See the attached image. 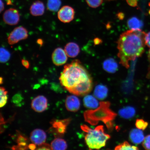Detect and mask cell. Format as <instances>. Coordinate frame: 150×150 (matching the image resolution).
Masks as SVG:
<instances>
[{
  "instance_id": "cell-30",
  "label": "cell",
  "mask_w": 150,
  "mask_h": 150,
  "mask_svg": "<svg viewBox=\"0 0 150 150\" xmlns=\"http://www.w3.org/2000/svg\"><path fill=\"white\" fill-rule=\"evenodd\" d=\"M145 42L146 45L150 48V31L147 33H146Z\"/></svg>"
},
{
  "instance_id": "cell-36",
  "label": "cell",
  "mask_w": 150,
  "mask_h": 150,
  "mask_svg": "<svg viewBox=\"0 0 150 150\" xmlns=\"http://www.w3.org/2000/svg\"><path fill=\"white\" fill-rule=\"evenodd\" d=\"M4 3L2 0H1V13L2 11L4 10Z\"/></svg>"
},
{
  "instance_id": "cell-5",
  "label": "cell",
  "mask_w": 150,
  "mask_h": 150,
  "mask_svg": "<svg viewBox=\"0 0 150 150\" xmlns=\"http://www.w3.org/2000/svg\"><path fill=\"white\" fill-rule=\"evenodd\" d=\"M28 37V31L25 28L19 26L15 28L9 34L7 40L10 45L16 44L20 41L25 40Z\"/></svg>"
},
{
  "instance_id": "cell-10",
  "label": "cell",
  "mask_w": 150,
  "mask_h": 150,
  "mask_svg": "<svg viewBox=\"0 0 150 150\" xmlns=\"http://www.w3.org/2000/svg\"><path fill=\"white\" fill-rule=\"evenodd\" d=\"M47 139L46 133L40 129H35L32 132L30 135V139L33 143L40 145L46 142Z\"/></svg>"
},
{
  "instance_id": "cell-9",
  "label": "cell",
  "mask_w": 150,
  "mask_h": 150,
  "mask_svg": "<svg viewBox=\"0 0 150 150\" xmlns=\"http://www.w3.org/2000/svg\"><path fill=\"white\" fill-rule=\"evenodd\" d=\"M31 108L35 111L41 112L45 110L48 107L47 99L43 96L40 95L33 99Z\"/></svg>"
},
{
  "instance_id": "cell-12",
  "label": "cell",
  "mask_w": 150,
  "mask_h": 150,
  "mask_svg": "<svg viewBox=\"0 0 150 150\" xmlns=\"http://www.w3.org/2000/svg\"><path fill=\"white\" fill-rule=\"evenodd\" d=\"M71 121L70 118L53 121L51 123L52 127L56 129L58 134H63L66 130L67 127Z\"/></svg>"
},
{
  "instance_id": "cell-16",
  "label": "cell",
  "mask_w": 150,
  "mask_h": 150,
  "mask_svg": "<svg viewBox=\"0 0 150 150\" xmlns=\"http://www.w3.org/2000/svg\"><path fill=\"white\" fill-rule=\"evenodd\" d=\"M103 68L107 72L114 73L117 70L118 65L115 59L109 58L103 62Z\"/></svg>"
},
{
  "instance_id": "cell-3",
  "label": "cell",
  "mask_w": 150,
  "mask_h": 150,
  "mask_svg": "<svg viewBox=\"0 0 150 150\" xmlns=\"http://www.w3.org/2000/svg\"><path fill=\"white\" fill-rule=\"evenodd\" d=\"M110 103L108 102H102L100 106L94 110H89L84 113L85 120L91 124H97L99 121H102L109 129L112 127V121L117 114L110 108Z\"/></svg>"
},
{
  "instance_id": "cell-17",
  "label": "cell",
  "mask_w": 150,
  "mask_h": 150,
  "mask_svg": "<svg viewBox=\"0 0 150 150\" xmlns=\"http://www.w3.org/2000/svg\"><path fill=\"white\" fill-rule=\"evenodd\" d=\"M108 89L106 86L103 84H99L96 87L94 94L99 100H103L107 97Z\"/></svg>"
},
{
  "instance_id": "cell-35",
  "label": "cell",
  "mask_w": 150,
  "mask_h": 150,
  "mask_svg": "<svg viewBox=\"0 0 150 150\" xmlns=\"http://www.w3.org/2000/svg\"><path fill=\"white\" fill-rule=\"evenodd\" d=\"M117 16L119 19L122 20L124 18V14L122 13H119L117 14Z\"/></svg>"
},
{
  "instance_id": "cell-29",
  "label": "cell",
  "mask_w": 150,
  "mask_h": 150,
  "mask_svg": "<svg viewBox=\"0 0 150 150\" xmlns=\"http://www.w3.org/2000/svg\"><path fill=\"white\" fill-rule=\"evenodd\" d=\"M37 150H52L51 145L49 144L44 143L39 145Z\"/></svg>"
},
{
  "instance_id": "cell-15",
  "label": "cell",
  "mask_w": 150,
  "mask_h": 150,
  "mask_svg": "<svg viewBox=\"0 0 150 150\" xmlns=\"http://www.w3.org/2000/svg\"><path fill=\"white\" fill-rule=\"evenodd\" d=\"M129 138L131 142L135 144H139L143 142L144 136L142 131L139 129H133L129 134Z\"/></svg>"
},
{
  "instance_id": "cell-33",
  "label": "cell",
  "mask_w": 150,
  "mask_h": 150,
  "mask_svg": "<svg viewBox=\"0 0 150 150\" xmlns=\"http://www.w3.org/2000/svg\"><path fill=\"white\" fill-rule=\"evenodd\" d=\"M148 58L149 63V65L147 76L148 78H150V49L149 50V52H148Z\"/></svg>"
},
{
  "instance_id": "cell-6",
  "label": "cell",
  "mask_w": 150,
  "mask_h": 150,
  "mask_svg": "<svg viewBox=\"0 0 150 150\" xmlns=\"http://www.w3.org/2000/svg\"><path fill=\"white\" fill-rule=\"evenodd\" d=\"M75 11L72 7L65 6L62 7L58 12V18L62 22L68 23L74 19Z\"/></svg>"
},
{
  "instance_id": "cell-37",
  "label": "cell",
  "mask_w": 150,
  "mask_h": 150,
  "mask_svg": "<svg viewBox=\"0 0 150 150\" xmlns=\"http://www.w3.org/2000/svg\"><path fill=\"white\" fill-rule=\"evenodd\" d=\"M38 44L42 46L43 44V41L42 39H38L37 41Z\"/></svg>"
},
{
  "instance_id": "cell-20",
  "label": "cell",
  "mask_w": 150,
  "mask_h": 150,
  "mask_svg": "<svg viewBox=\"0 0 150 150\" xmlns=\"http://www.w3.org/2000/svg\"><path fill=\"white\" fill-rule=\"evenodd\" d=\"M127 23L128 27L132 30H142L144 25L142 21L136 17H133L129 19Z\"/></svg>"
},
{
  "instance_id": "cell-31",
  "label": "cell",
  "mask_w": 150,
  "mask_h": 150,
  "mask_svg": "<svg viewBox=\"0 0 150 150\" xmlns=\"http://www.w3.org/2000/svg\"><path fill=\"white\" fill-rule=\"evenodd\" d=\"M126 1L127 4L131 6L135 7L137 6V0H126Z\"/></svg>"
},
{
  "instance_id": "cell-11",
  "label": "cell",
  "mask_w": 150,
  "mask_h": 150,
  "mask_svg": "<svg viewBox=\"0 0 150 150\" xmlns=\"http://www.w3.org/2000/svg\"><path fill=\"white\" fill-rule=\"evenodd\" d=\"M65 106L68 111L76 112L79 110L80 106V101L74 95L68 96L65 100Z\"/></svg>"
},
{
  "instance_id": "cell-27",
  "label": "cell",
  "mask_w": 150,
  "mask_h": 150,
  "mask_svg": "<svg viewBox=\"0 0 150 150\" xmlns=\"http://www.w3.org/2000/svg\"><path fill=\"white\" fill-rule=\"evenodd\" d=\"M86 1L89 6L92 8H96L102 4L103 0H86Z\"/></svg>"
},
{
  "instance_id": "cell-32",
  "label": "cell",
  "mask_w": 150,
  "mask_h": 150,
  "mask_svg": "<svg viewBox=\"0 0 150 150\" xmlns=\"http://www.w3.org/2000/svg\"><path fill=\"white\" fill-rule=\"evenodd\" d=\"M21 62L22 65L26 69H28L29 68L30 63L29 61L23 59L22 60Z\"/></svg>"
},
{
  "instance_id": "cell-13",
  "label": "cell",
  "mask_w": 150,
  "mask_h": 150,
  "mask_svg": "<svg viewBox=\"0 0 150 150\" xmlns=\"http://www.w3.org/2000/svg\"><path fill=\"white\" fill-rule=\"evenodd\" d=\"M45 7L44 3L40 1H35L30 7V12L33 16H42L45 12Z\"/></svg>"
},
{
  "instance_id": "cell-21",
  "label": "cell",
  "mask_w": 150,
  "mask_h": 150,
  "mask_svg": "<svg viewBox=\"0 0 150 150\" xmlns=\"http://www.w3.org/2000/svg\"><path fill=\"white\" fill-rule=\"evenodd\" d=\"M51 146L52 150H65L67 149L66 142L62 139L56 138L52 142Z\"/></svg>"
},
{
  "instance_id": "cell-4",
  "label": "cell",
  "mask_w": 150,
  "mask_h": 150,
  "mask_svg": "<svg viewBox=\"0 0 150 150\" xmlns=\"http://www.w3.org/2000/svg\"><path fill=\"white\" fill-rule=\"evenodd\" d=\"M81 128L86 133L85 140L90 149H99L104 147L110 138L109 135L105 132L102 125H99L93 129L83 125H81Z\"/></svg>"
},
{
  "instance_id": "cell-8",
  "label": "cell",
  "mask_w": 150,
  "mask_h": 150,
  "mask_svg": "<svg viewBox=\"0 0 150 150\" xmlns=\"http://www.w3.org/2000/svg\"><path fill=\"white\" fill-rule=\"evenodd\" d=\"M67 56L64 50L60 47H58L55 49L52 52V61L54 64L57 66L63 65L66 63Z\"/></svg>"
},
{
  "instance_id": "cell-19",
  "label": "cell",
  "mask_w": 150,
  "mask_h": 150,
  "mask_svg": "<svg viewBox=\"0 0 150 150\" xmlns=\"http://www.w3.org/2000/svg\"><path fill=\"white\" fill-rule=\"evenodd\" d=\"M136 112L134 108L131 106H127L120 110L119 113L121 117L125 119H129L134 117Z\"/></svg>"
},
{
  "instance_id": "cell-1",
  "label": "cell",
  "mask_w": 150,
  "mask_h": 150,
  "mask_svg": "<svg viewBox=\"0 0 150 150\" xmlns=\"http://www.w3.org/2000/svg\"><path fill=\"white\" fill-rule=\"evenodd\" d=\"M146 33L142 30L127 31L120 36L117 42L120 63L129 68V62L140 57L145 51Z\"/></svg>"
},
{
  "instance_id": "cell-2",
  "label": "cell",
  "mask_w": 150,
  "mask_h": 150,
  "mask_svg": "<svg viewBox=\"0 0 150 150\" xmlns=\"http://www.w3.org/2000/svg\"><path fill=\"white\" fill-rule=\"evenodd\" d=\"M62 86L69 92L92 79L87 70L78 59L65 65L59 78Z\"/></svg>"
},
{
  "instance_id": "cell-34",
  "label": "cell",
  "mask_w": 150,
  "mask_h": 150,
  "mask_svg": "<svg viewBox=\"0 0 150 150\" xmlns=\"http://www.w3.org/2000/svg\"><path fill=\"white\" fill-rule=\"evenodd\" d=\"M28 147H29V149L31 150H35L36 149V145H35V144L33 143L30 144L28 146Z\"/></svg>"
},
{
  "instance_id": "cell-39",
  "label": "cell",
  "mask_w": 150,
  "mask_h": 150,
  "mask_svg": "<svg viewBox=\"0 0 150 150\" xmlns=\"http://www.w3.org/2000/svg\"><path fill=\"white\" fill-rule=\"evenodd\" d=\"M0 83H1V84H2L3 83V79L2 77L0 78Z\"/></svg>"
},
{
  "instance_id": "cell-18",
  "label": "cell",
  "mask_w": 150,
  "mask_h": 150,
  "mask_svg": "<svg viewBox=\"0 0 150 150\" xmlns=\"http://www.w3.org/2000/svg\"><path fill=\"white\" fill-rule=\"evenodd\" d=\"M83 103L84 106L87 108L95 109L98 107V101L92 95L86 96L83 99Z\"/></svg>"
},
{
  "instance_id": "cell-24",
  "label": "cell",
  "mask_w": 150,
  "mask_h": 150,
  "mask_svg": "<svg viewBox=\"0 0 150 150\" xmlns=\"http://www.w3.org/2000/svg\"><path fill=\"white\" fill-rule=\"evenodd\" d=\"M115 150H138L136 146L130 145L128 142H125L123 143L118 145L116 147Z\"/></svg>"
},
{
  "instance_id": "cell-25",
  "label": "cell",
  "mask_w": 150,
  "mask_h": 150,
  "mask_svg": "<svg viewBox=\"0 0 150 150\" xmlns=\"http://www.w3.org/2000/svg\"><path fill=\"white\" fill-rule=\"evenodd\" d=\"M1 102H0V107L1 108L4 106L6 104L7 100V91L4 87H1Z\"/></svg>"
},
{
  "instance_id": "cell-7",
  "label": "cell",
  "mask_w": 150,
  "mask_h": 150,
  "mask_svg": "<svg viewBox=\"0 0 150 150\" xmlns=\"http://www.w3.org/2000/svg\"><path fill=\"white\" fill-rule=\"evenodd\" d=\"M4 21L7 24L14 25L20 21V16L17 9L11 8L6 11L3 15Z\"/></svg>"
},
{
  "instance_id": "cell-23",
  "label": "cell",
  "mask_w": 150,
  "mask_h": 150,
  "mask_svg": "<svg viewBox=\"0 0 150 150\" xmlns=\"http://www.w3.org/2000/svg\"><path fill=\"white\" fill-rule=\"evenodd\" d=\"M11 57V54L8 50L4 48H1V62L5 63L8 61Z\"/></svg>"
},
{
  "instance_id": "cell-26",
  "label": "cell",
  "mask_w": 150,
  "mask_h": 150,
  "mask_svg": "<svg viewBox=\"0 0 150 150\" xmlns=\"http://www.w3.org/2000/svg\"><path fill=\"white\" fill-rule=\"evenodd\" d=\"M148 125L149 124L147 122L142 119H137L136 122V126L137 128L143 130H145L147 128Z\"/></svg>"
},
{
  "instance_id": "cell-38",
  "label": "cell",
  "mask_w": 150,
  "mask_h": 150,
  "mask_svg": "<svg viewBox=\"0 0 150 150\" xmlns=\"http://www.w3.org/2000/svg\"><path fill=\"white\" fill-rule=\"evenodd\" d=\"M94 42L95 44L96 45H98L101 42H102V41H101L100 39L98 38H96L95 39Z\"/></svg>"
},
{
  "instance_id": "cell-14",
  "label": "cell",
  "mask_w": 150,
  "mask_h": 150,
  "mask_svg": "<svg viewBox=\"0 0 150 150\" xmlns=\"http://www.w3.org/2000/svg\"><path fill=\"white\" fill-rule=\"evenodd\" d=\"M64 50L67 56L71 58L76 57L80 52L79 46L74 42L67 43L65 47Z\"/></svg>"
},
{
  "instance_id": "cell-22",
  "label": "cell",
  "mask_w": 150,
  "mask_h": 150,
  "mask_svg": "<svg viewBox=\"0 0 150 150\" xmlns=\"http://www.w3.org/2000/svg\"><path fill=\"white\" fill-rule=\"evenodd\" d=\"M61 0H48L47 8L51 12H57L61 5Z\"/></svg>"
},
{
  "instance_id": "cell-28",
  "label": "cell",
  "mask_w": 150,
  "mask_h": 150,
  "mask_svg": "<svg viewBox=\"0 0 150 150\" xmlns=\"http://www.w3.org/2000/svg\"><path fill=\"white\" fill-rule=\"evenodd\" d=\"M142 145L145 149L150 150V135L147 136L144 139Z\"/></svg>"
},
{
  "instance_id": "cell-40",
  "label": "cell",
  "mask_w": 150,
  "mask_h": 150,
  "mask_svg": "<svg viewBox=\"0 0 150 150\" xmlns=\"http://www.w3.org/2000/svg\"><path fill=\"white\" fill-rule=\"evenodd\" d=\"M149 6L150 7V2L149 4ZM149 14H150V9L149 11Z\"/></svg>"
}]
</instances>
